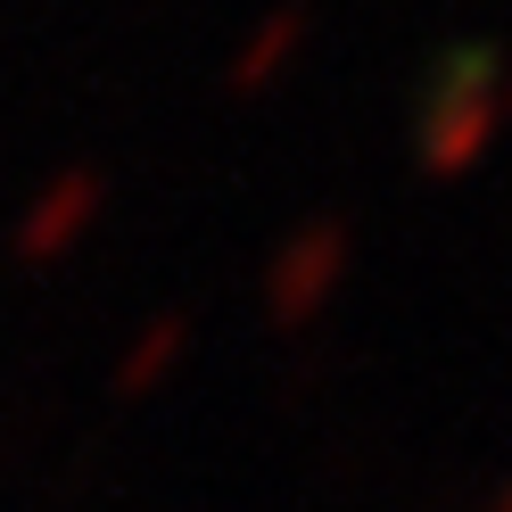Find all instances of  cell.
I'll list each match as a JSON object with an SVG mask.
<instances>
[{"mask_svg": "<svg viewBox=\"0 0 512 512\" xmlns=\"http://www.w3.org/2000/svg\"><path fill=\"white\" fill-rule=\"evenodd\" d=\"M331 273H339V232H323V240H306V256L290 265V306H306L314 290H331Z\"/></svg>", "mask_w": 512, "mask_h": 512, "instance_id": "obj_2", "label": "cell"}, {"mask_svg": "<svg viewBox=\"0 0 512 512\" xmlns=\"http://www.w3.org/2000/svg\"><path fill=\"white\" fill-rule=\"evenodd\" d=\"M504 116H512V83H504Z\"/></svg>", "mask_w": 512, "mask_h": 512, "instance_id": "obj_4", "label": "cell"}, {"mask_svg": "<svg viewBox=\"0 0 512 512\" xmlns=\"http://www.w3.org/2000/svg\"><path fill=\"white\" fill-rule=\"evenodd\" d=\"M488 512H512V479H504V488H496V504H488Z\"/></svg>", "mask_w": 512, "mask_h": 512, "instance_id": "obj_3", "label": "cell"}, {"mask_svg": "<svg viewBox=\"0 0 512 512\" xmlns=\"http://www.w3.org/2000/svg\"><path fill=\"white\" fill-rule=\"evenodd\" d=\"M496 83H504V50L496 42H455L438 58V100L422 116V166L438 182L471 174L479 157L496 149Z\"/></svg>", "mask_w": 512, "mask_h": 512, "instance_id": "obj_1", "label": "cell"}]
</instances>
